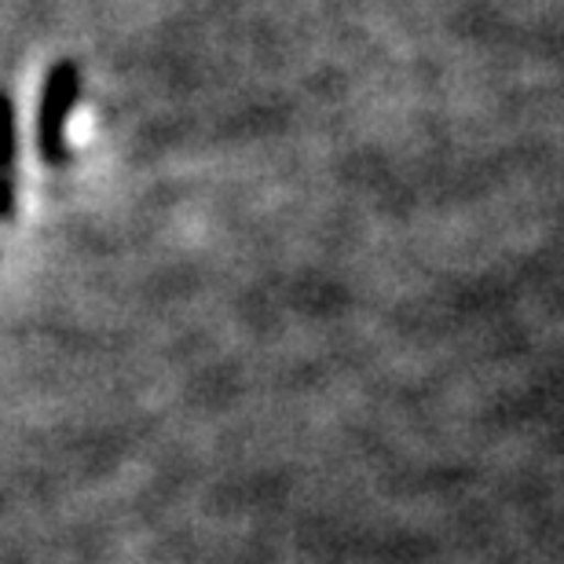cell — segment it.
I'll list each match as a JSON object with an SVG mask.
<instances>
[{
	"instance_id": "obj_1",
	"label": "cell",
	"mask_w": 564,
	"mask_h": 564,
	"mask_svg": "<svg viewBox=\"0 0 564 564\" xmlns=\"http://www.w3.org/2000/svg\"><path fill=\"white\" fill-rule=\"evenodd\" d=\"M82 66L74 59H59L48 66L37 96V118H33V137H37V154L44 165L63 169L70 162V118L82 104Z\"/></svg>"
},
{
	"instance_id": "obj_3",
	"label": "cell",
	"mask_w": 564,
	"mask_h": 564,
	"mask_svg": "<svg viewBox=\"0 0 564 564\" xmlns=\"http://www.w3.org/2000/svg\"><path fill=\"white\" fill-rule=\"evenodd\" d=\"M15 184H11L8 176H0V220H15Z\"/></svg>"
},
{
	"instance_id": "obj_2",
	"label": "cell",
	"mask_w": 564,
	"mask_h": 564,
	"mask_svg": "<svg viewBox=\"0 0 564 564\" xmlns=\"http://www.w3.org/2000/svg\"><path fill=\"white\" fill-rule=\"evenodd\" d=\"M19 162V121H15V99L0 93V173H11Z\"/></svg>"
}]
</instances>
